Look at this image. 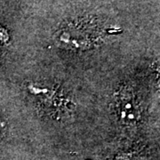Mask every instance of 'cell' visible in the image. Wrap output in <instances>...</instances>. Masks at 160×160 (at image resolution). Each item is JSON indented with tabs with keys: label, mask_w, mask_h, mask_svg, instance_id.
Here are the masks:
<instances>
[{
	"label": "cell",
	"mask_w": 160,
	"mask_h": 160,
	"mask_svg": "<svg viewBox=\"0 0 160 160\" xmlns=\"http://www.w3.org/2000/svg\"><path fill=\"white\" fill-rule=\"evenodd\" d=\"M0 126H1V124H0Z\"/></svg>",
	"instance_id": "3"
},
{
	"label": "cell",
	"mask_w": 160,
	"mask_h": 160,
	"mask_svg": "<svg viewBox=\"0 0 160 160\" xmlns=\"http://www.w3.org/2000/svg\"><path fill=\"white\" fill-rule=\"evenodd\" d=\"M112 160H126V159H124V158H115V159H112Z\"/></svg>",
	"instance_id": "2"
},
{
	"label": "cell",
	"mask_w": 160,
	"mask_h": 160,
	"mask_svg": "<svg viewBox=\"0 0 160 160\" xmlns=\"http://www.w3.org/2000/svg\"><path fill=\"white\" fill-rule=\"evenodd\" d=\"M134 97L129 90H123L117 99V110L120 119L126 124L134 123L137 120L138 109Z\"/></svg>",
	"instance_id": "1"
}]
</instances>
